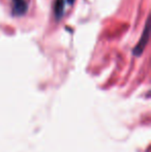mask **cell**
Here are the masks:
<instances>
[{
  "instance_id": "obj_2",
  "label": "cell",
  "mask_w": 151,
  "mask_h": 152,
  "mask_svg": "<svg viewBox=\"0 0 151 152\" xmlns=\"http://www.w3.org/2000/svg\"><path fill=\"white\" fill-rule=\"evenodd\" d=\"M28 10V4L26 0H12V14L14 16H23Z\"/></svg>"
},
{
  "instance_id": "obj_4",
  "label": "cell",
  "mask_w": 151,
  "mask_h": 152,
  "mask_svg": "<svg viewBox=\"0 0 151 152\" xmlns=\"http://www.w3.org/2000/svg\"><path fill=\"white\" fill-rule=\"evenodd\" d=\"M74 1H75V0H66V2H69V4H73Z\"/></svg>"
},
{
  "instance_id": "obj_3",
  "label": "cell",
  "mask_w": 151,
  "mask_h": 152,
  "mask_svg": "<svg viewBox=\"0 0 151 152\" xmlns=\"http://www.w3.org/2000/svg\"><path fill=\"white\" fill-rule=\"evenodd\" d=\"M65 8V0H55L54 2V15L57 20L61 19Z\"/></svg>"
},
{
  "instance_id": "obj_1",
  "label": "cell",
  "mask_w": 151,
  "mask_h": 152,
  "mask_svg": "<svg viewBox=\"0 0 151 152\" xmlns=\"http://www.w3.org/2000/svg\"><path fill=\"white\" fill-rule=\"evenodd\" d=\"M148 39H149V29H148V23H146L145 29H144V31H143V34H142L141 38H140V40L137 44V46H136L133 50V55H136V56H140V55L143 53L146 45L148 44Z\"/></svg>"
}]
</instances>
